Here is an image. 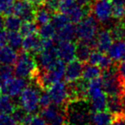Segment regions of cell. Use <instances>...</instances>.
Instances as JSON below:
<instances>
[{"mask_svg": "<svg viewBox=\"0 0 125 125\" xmlns=\"http://www.w3.org/2000/svg\"><path fill=\"white\" fill-rule=\"evenodd\" d=\"M38 24L33 21H25L22 22L19 32L23 37L38 33Z\"/></svg>", "mask_w": 125, "mask_h": 125, "instance_id": "obj_28", "label": "cell"}, {"mask_svg": "<svg viewBox=\"0 0 125 125\" xmlns=\"http://www.w3.org/2000/svg\"><path fill=\"white\" fill-rule=\"evenodd\" d=\"M22 37L18 31H8V45L15 50H18L22 45Z\"/></svg>", "mask_w": 125, "mask_h": 125, "instance_id": "obj_27", "label": "cell"}, {"mask_svg": "<svg viewBox=\"0 0 125 125\" xmlns=\"http://www.w3.org/2000/svg\"><path fill=\"white\" fill-rule=\"evenodd\" d=\"M105 52H101L100 51H92L91 52L90 56H89V59H88V62L89 63H91V64H94V65H97L99 64L100 59H101L102 56Z\"/></svg>", "mask_w": 125, "mask_h": 125, "instance_id": "obj_38", "label": "cell"}, {"mask_svg": "<svg viewBox=\"0 0 125 125\" xmlns=\"http://www.w3.org/2000/svg\"><path fill=\"white\" fill-rule=\"evenodd\" d=\"M3 15H0V29H3Z\"/></svg>", "mask_w": 125, "mask_h": 125, "instance_id": "obj_46", "label": "cell"}, {"mask_svg": "<svg viewBox=\"0 0 125 125\" xmlns=\"http://www.w3.org/2000/svg\"><path fill=\"white\" fill-rule=\"evenodd\" d=\"M52 12L50 10L46 8V7H41L38 8V10L35 11V16L34 20L38 25H44V24L50 23L52 20Z\"/></svg>", "mask_w": 125, "mask_h": 125, "instance_id": "obj_24", "label": "cell"}, {"mask_svg": "<svg viewBox=\"0 0 125 125\" xmlns=\"http://www.w3.org/2000/svg\"><path fill=\"white\" fill-rule=\"evenodd\" d=\"M92 11L96 20L102 23L109 22L112 16V6L111 0H96L92 6Z\"/></svg>", "mask_w": 125, "mask_h": 125, "instance_id": "obj_9", "label": "cell"}, {"mask_svg": "<svg viewBox=\"0 0 125 125\" xmlns=\"http://www.w3.org/2000/svg\"><path fill=\"white\" fill-rule=\"evenodd\" d=\"M76 33L79 40L94 43L98 33V21L94 15H87L76 26Z\"/></svg>", "mask_w": 125, "mask_h": 125, "instance_id": "obj_4", "label": "cell"}, {"mask_svg": "<svg viewBox=\"0 0 125 125\" xmlns=\"http://www.w3.org/2000/svg\"><path fill=\"white\" fill-rule=\"evenodd\" d=\"M44 7H46L51 12L59 10L60 0H47L44 3Z\"/></svg>", "mask_w": 125, "mask_h": 125, "instance_id": "obj_39", "label": "cell"}, {"mask_svg": "<svg viewBox=\"0 0 125 125\" xmlns=\"http://www.w3.org/2000/svg\"><path fill=\"white\" fill-rule=\"evenodd\" d=\"M84 100H73L66 108V121L70 125H84L90 120V114Z\"/></svg>", "mask_w": 125, "mask_h": 125, "instance_id": "obj_2", "label": "cell"}, {"mask_svg": "<svg viewBox=\"0 0 125 125\" xmlns=\"http://www.w3.org/2000/svg\"><path fill=\"white\" fill-rule=\"evenodd\" d=\"M77 3L82 5V6L87 7L90 4H93L96 0H77Z\"/></svg>", "mask_w": 125, "mask_h": 125, "instance_id": "obj_44", "label": "cell"}, {"mask_svg": "<svg viewBox=\"0 0 125 125\" xmlns=\"http://www.w3.org/2000/svg\"><path fill=\"white\" fill-rule=\"evenodd\" d=\"M0 125H21L11 114L0 113Z\"/></svg>", "mask_w": 125, "mask_h": 125, "instance_id": "obj_35", "label": "cell"}, {"mask_svg": "<svg viewBox=\"0 0 125 125\" xmlns=\"http://www.w3.org/2000/svg\"><path fill=\"white\" fill-rule=\"evenodd\" d=\"M1 94H2V92H1V89H0V95H1Z\"/></svg>", "mask_w": 125, "mask_h": 125, "instance_id": "obj_50", "label": "cell"}, {"mask_svg": "<svg viewBox=\"0 0 125 125\" xmlns=\"http://www.w3.org/2000/svg\"><path fill=\"white\" fill-rule=\"evenodd\" d=\"M27 87V82L25 78L12 77L10 80L0 83V89L2 94H7L11 98L20 96L22 91Z\"/></svg>", "mask_w": 125, "mask_h": 125, "instance_id": "obj_6", "label": "cell"}, {"mask_svg": "<svg viewBox=\"0 0 125 125\" xmlns=\"http://www.w3.org/2000/svg\"><path fill=\"white\" fill-rule=\"evenodd\" d=\"M40 91L34 86H27L20 95V105L28 113H35L39 107Z\"/></svg>", "mask_w": 125, "mask_h": 125, "instance_id": "obj_5", "label": "cell"}, {"mask_svg": "<svg viewBox=\"0 0 125 125\" xmlns=\"http://www.w3.org/2000/svg\"><path fill=\"white\" fill-rule=\"evenodd\" d=\"M89 100H90L89 107L92 111H101L106 110L107 96L105 92L91 97L89 98Z\"/></svg>", "mask_w": 125, "mask_h": 125, "instance_id": "obj_20", "label": "cell"}, {"mask_svg": "<svg viewBox=\"0 0 125 125\" xmlns=\"http://www.w3.org/2000/svg\"><path fill=\"white\" fill-rule=\"evenodd\" d=\"M100 78L103 90L107 95H121L125 89V83L112 68L104 70Z\"/></svg>", "mask_w": 125, "mask_h": 125, "instance_id": "obj_3", "label": "cell"}, {"mask_svg": "<svg viewBox=\"0 0 125 125\" xmlns=\"http://www.w3.org/2000/svg\"><path fill=\"white\" fill-rule=\"evenodd\" d=\"M117 73L118 75L120 76L121 80L125 83V61L123 60L121 63H119L118 66H117Z\"/></svg>", "mask_w": 125, "mask_h": 125, "instance_id": "obj_42", "label": "cell"}, {"mask_svg": "<svg viewBox=\"0 0 125 125\" xmlns=\"http://www.w3.org/2000/svg\"><path fill=\"white\" fill-rule=\"evenodd\" d=\"M37 63L41 67L42 69H48L56 59L57 57V52H56V45L52 48L43 49L42 52L37 54Z\"/></svg>", "mask_w": 125, "mask_h": 125, "instance_id": "obj_13", "label": "cell"}, {"mask_svg": "<svg viewBox=\"0 0 125 125\" xmlns=\"http://www.w3.org/2000/svg\"><path fill=\"white\" fill-rule=\"evenodd\" d=\"M84 125H91V124H84Z\"/></svg>", "mask_w": 125, "mask_h": 125, "instance_id": "obj_51", "label": "cell"}, {"mask_svg": "<svg viewBox=\"0 0 125 125\" xmlns=\"http://www.w3.org/2000/svg\"><path fill=\"white\" fill-rule=\"evenodd\" d=\"M16 107L17 105L10 96L3 94L0 95V113L12 114Z\"/></svg>", "mask_w": 125, "mask_h": 125, "instance_id": "obj_26", "label": "cell"}, {"mask_svg": "<svg viewBox=\"0 0 125 125\" xmlns=\"http://www.w3.org/2000/svg\"><path fill=\"white\" fill-rule=\"evenodd\" d=\"M83 64V62L75 58L73 61L67 63L65 71L64 79L66 83H71L78 81L82 77Z\"/></svg>", "mask_w": 125, "mask_h": 125, "instance_id": "obj_11", "label": "cell"}, {"mask_svg": "<svg viewBox=\"0 0 125 125\" xmlns=\"http://www.w3.org/2000/svg\"><path fill=\"white\" fill-rule=\"evenodd\" d=\"M30 1H31L34 5H39V4H43V3H44L47 0H30Z\"/></svg>", "mask_w": 125, "mask_h": 125, "instance_id": "obj_45", "label": "cell"}, {"mask_svg": "<svg viewBox=\"0 0 125 125\" xmlns=\"http://www.w3.org/2000/svg\"><path fill=\"white\" fill-rule=\"evenodd\" d=\"M47 91L54 105L61 106L69 101V89L66 82L61 81L55 82L50 86Z\"/></svg>", "mask_w": 125, "mask_h": 125, "instance_id": "obj_7", "label": "cell"}, {"mask_svg": "<svg viewBox=\"0 0 125 125\" xmlns=\"http://www.w3.org/2000/svg\"><path fill=\"white\" fill-rule=\"evenodd\" d=\"M70 22V19L68 18V16L66 15H65L64 13H56L54 15H53L52 20H51V23L54 27V28L56 30H59V29L62 28L63 27L68 24Z\"/></svg>", "mask_w": 125, "mask_h": 125, "instance_id": "obj_30", "label": "cell"}, {"mask_svg": "<svg viewBox=\"0 0 125 125\" xmlns=\"http://www.w3.org/2000/svg\"><path fill=\"white\" fill-rule=\"evenodd\" d=\"M122 39H124L125 40V26L122 27Z\"/></svg>", "mask_w": 125, "mask_h": 125, "instance_id": "obj_47", "label": "cell"}, {"mask_svg": "<svg viewBox=\"0 0 125 125\" xmlns=\"http://www.w3.org/2000/svg\"><path fill=\"white\" fill-rule=\"evenodd\" d=\"M8 45V31L6 29H0V46Z\"/></svg>", "mask_w": 125, "mask_h": 125, "instance_id": "obj_43", "label": "cell"}, {"mask_svg": "<svg viewBox=\"0 0 125 125\" xmlns=\"http://www.w3.org/2000/svg\"><path fill=\"white\" fill-rule=\"evenodd\" d=\"M21 47L26 52L37 55L40 52H42L43 49V39L38 33L26 36L23 39Z\"/></svg>", "mask_w": 125, "mask_h": 125, "instance_id": "obj_12", "label": "cell"}, {"mask_svg": "<svg viewBox=\"0 0 125 125\" xmlns=\"http://www.w3.org/2000/svg\"><path fill=\"white\" fill-rule=\"evenodd\" d=\"M29 125H48V124L41 115H33Z\"/></svg>", "mask_w": 125, "mask_h": 125, "instance_id": "obj_41", "label": "cell"}, {"mask_svg": "<svg viewBox=\"0 0 125 125\" xmlns=\"http://www.w3.org/2000/svg\"><path fill=\"white\" fill-rule=\"evenodd\" d=\"M112 6V17L114 19L123 18L125 10V0H111Z\"/></svg>", "mask_w": 125, "mask_h": 125, "instance_id": "obj_29", "label": "cell"}, {"mask_svg": "<svg viewBox=\"0 0 125 125\" xmlns=\"http://www.w3.org/2000/svg\"><path fill=\"white\" fill-rule=\"evenodd\" d=\"M55 33H56V29L54 28V27L52 25L51 22L40 26V28L38 30V34L43 40L53 39L54 35H55Z\"/></svg>", "mask_w": 125, "mask_h": 125, "instance_id": "obj_31", "label": "cell"}, {"mask_svg": "<svg viewBox=\"0 0 125 125\" xmlns=\"http://www.w3.org/2000/svg\"><path fill=\"white\" fill-rule=\"evenodd\" d=\"M112 64H113V60H112L108 55H105V54L104 53L101 59H100L99 64H98V66L101 69V70H106L112 68Z\"/></svg>", "mask_w": 125, "mask_h": 125, "instance_id": "obj_37", "label": "cell"}, {"mask_svg": "<svg viewBox=\"0 0 125 125\" xmlns=\"http://www.w3.org/2000/svg\"><path fill=\"white\" fill-rule=\"evenodd\" d=\"M38 63L33 57V54L22 50L18 54L17 60L15 63V75L21 78L31 79L38 72Z\"/></svg>", "mask_w": 125, "mask_h": 125, "instance_id": "obj_1", "label": "cell"}, {"mask_svg": "<svg viewBox=\"0 0 125 125\" xmlns=\"http://www.w3.org/2000/svg\"><path fill=\"white\" fill-rule=\"evenodd\" d=\"M125 54V40H117L112 44L109 50L107 51V55L113 61L123 60Z\"/></svg>", "mask_w": 125, "mask_h": 125, "instance_id": "obj_18", "label": "cell"}, {"mask_svg": "<svg viewBox=\"0 0 125 125\" xmlns=\"http://www.w3.org/2000/svg\"><path fill=\"white\" fill-rule=\"evenodd\" d=\"M56 52L58 58L69 63L76 58V44L68 40L59 41L56 45Z\"/></svg>", "mask_w": 125, "mask_h": 125, "instance_id": "obj_10", "label": "cell"}, {"mask_svg": "<svg viewBox=\"0 0 125 125\" xmlns=\"http://www.w3.org/2000/svg\"><path fill=\"white\" fill-rule=\"evenodd\" d=\"M52 103V99L50 98V95L48 93V91L45 90L40 93L39 95V107L42 109L45 108V107L50 106Z\"/></svg>", "mask_w": 125, "mask_h": 125, "instance_id": "obj_34", "label": "cell"}, {"mask_svg": "<svg viewBox=\"0 0 125 125\" xmlns=\"http://www.w3.org/2000/svg\"><path fill=\"white\" fill-rule=\"evenodd\" d=\"M123 60L125 61V54H124V58H123Z\"/></svg>", "mask_w": 125, "mask_h": 125, "instance_id": "obj_49", "label": "cell"}, {"mask_svg": "<svg viewBox=\"0 0 125 125\" xmlns=\"http://www.w3.org/2000/svg\"><path fill=\"white\" fill-rule=\"evenodd\" d=\"M63 112H64V111L61 110L59 105H56L54 104V105H50V106L42 109L40 115L44 118L48 125H50L53 121L55 120Z\"/></svg>", "mask_w": 125, "mask_h": 125, "instance_id": "obj_22", "label": "cell"}, {"mask_svg": "<svg viewBox=\"0 0 125 125\" xmlns=\"http://www.w3.org/2000/svg\"><path fill=\"white\" fill-rule=\"evenodd\" d=\"M14 75L15 72H14V68H12V65L0 63V83L10 80L13 77Z\"/></svg>", "mask_w": 125, "mask_h": 125, "instance_id": "obj_32", "label": "cell"}, {"mask_svg": "<svg viewBox=\"0 0 125 125\" xmlns=\"http://www.w3.org/2000/svg\"><path fill=\"white\" fill-rule=\"evenodd\" d=\"M106 110L114 116L125 113L124 104L120 95H108Z\"/></svg>", "mask_w": 125, "mask_h": 125, "instance_id": "obj_17", "label": "cell"}, {"mask_svg": "<svg viewBox=\"0 0 125 125\" xmlns=\"http://www.w3.org/2000/svg\"><path fill=\"white\" fill-rule=\"evenodd\" d=\"M113 37L112 32L107 29L98 31L95 37V47L101 52H107L112 44L113 43Z\"/></svg>", "mask_w": 125, "mask_h": 125, "instance_id": "obj_14", "label": "cell"}, {"mask_svg": "<svg viewBox=\"0 0 125 125\" xmlns=\"http://www.w3.org/2000/svg\"><path fill=\"white\" fill-rule=\"evenodd\" d=\"M94 47H95V42L89 43L80 40L76 45V58L83 63L88 61Z\"/></svg>", "mask_w": 125, "mask_h": 125, "instance_id": "obj_16", "label": "cell"}, {"mask_svg": "<svg viewBox=\"0 0 125 125\" xmlns=\"http://www.w3.org/2000/svg\"><path fill=\"white\" fill-rule=\"evenodd\" d=\"M30 0H15L13 5L12 14L19 16L22 21H33L35 16V9Z\"/></svg>", "mask_w": 125, "mask_h": 125, "instance_id": "obj_8", "label": "cell"}, {"mask_svg": "<svg viewBox=\"0 0 125 125\" xmlns=\"http://www.w3.org/2000/svg\"><path fill=\"white\" fill-rule=\"evenodd\" d=\"M17 57L16 51L9 45L0 46V63L13 65L16 62Z\"/></svg>", "mask_w": 125, "mask_h": 125, "instance_id": "obj_19", "label": "cell"}, {"mask_svg": "<svg viewBox=\"0 0 125 125\" xmlns=\"http://www.w3.org/2000/svg\"><path fill=\"white\" fill-rule=\"evenodd\" d=\"M113 118L114 115L105 111H92L90 114V121L93 125H108Z\"/></svg>", "mask_w": 125, "mask_h": 125, "instance_id": "obj_21", "label": "cell"}, {"mask_svg": "<svg viewBox=\"0 0 125 125\" xmlns=\"http://www.w3.org/2000/svg\"><path fill=\"white\" fill-rule=\"evenodd\" d=\"M100 76H101V69L99 66L91 64V63L83 65L82 79H83L84 81L89 82V81L94 80V79Z\"/></svg>", "mask_w": 125, "mask_h": 125, "instance_id": "obj_23", "label": "cell"}, {"mask_svg": "<svg viewBox=\"0 0 125 125\" xmlns=\"http://www.w3.org/2000/svg\"><path fill=\"white\" fill-rule=\"evenodd\" d=\"M108 125H125V113L114 116V118Z\"/></svg>", "mask_w": 125, "mask_h": 125, "instance_id": "obj_40", "label": "cell"}, {"mask_svg": "<svg viewBox=\"0 0 125 125\" xmlns=\"http://www.w3.org/2000/svg\"><path fill=\"white\" fill-rule=\"evenodd\" d=\"M28 112H26L21 106H17L16 108L15 109L13 112H12V117L17 121L21 125L22 122H23L24 118H25L26 115L27 114Z\"/></svg>", "mask_w": 125, "mask_h": 125, "instance_id": "obj_36", "label": "cell"}, {"mask_svg": "<svg viewBox=\"0 0 125 125\" xmlns=\"http://www.w3.org/2000/svg\"><path fill=\"white\" fill-rule=\"evenodd\" d=\"M75 38H77V33H76V26L73 22H69L62 28L56 30L55 35L54 36L53 40L55 43L62 40H68V41H73Z\"/></svg>", "mask_w": 125, "mask_h": 125, "instance_id": "obj_15", "label": "cell"}, {"mask_svg": "<svg viewBox=\"0 0 125 125\" xmlns=\"http://www.w3.org/2000/svg\"><path fill=\"white\" fill-rule=\"evenodd\" d=\"M123 21H124V22L125 23V10H124V15H123Z\"/></svg>", "mask_w": 125, "mask_h": 125, "instance_id": "obj_48", "label": "cell"}, {"mask_svg": "<svg viewBox=\"0 0 125 125\" xmlns=\"http://www.w3.org/2000/svg\"><path fill=\"white\" fill-rule=\"evenodd\" d=\"M15 1V0H0V15L6 16L12 14Z\"/></svg>", "mask_w": 125, "mask_h": 125, "instance_id": "obj_33", "label": "cell"}, {"mask_svg": "<svg viewBox=\"0 0 125 125\" xmlns=\"http://www.w3.org/2000/svg\"><path fill=\"white\" fill-rule=\"evenodd\" d=\"M21 24V19L14 14L6 15L3 19V27L7 31H19Z\"/></svg>", "mask_w": 125, "mask_h": 125, "instance_id": "obj_25", "label": "cell"}]
</instances>
